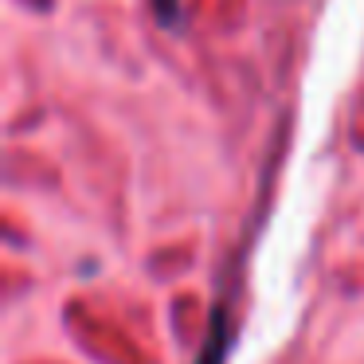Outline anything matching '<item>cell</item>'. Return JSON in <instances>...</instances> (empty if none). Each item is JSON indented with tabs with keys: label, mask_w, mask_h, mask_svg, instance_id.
<instances>
[{
	"label": "cell",
	"mask_w": 364,
	"mask_h": 364,
	"mask_svg": "<svg viewBox=\"0 0 364 364\" xmlns=\"http://www.w3.org/2000/svg\"><path fill=\"white\" fill-rule=\"evenodd\" d=\"M231 345H235V329H231V314H228V301H223L212 314V325H208V337L196 353V364H223Z\"/></svg>",
	"instance_id": "obj_1"
},
{
	"label": "cell",
	"mask_w": 364,
	"mask_h": 364,
	"mask_svg": "<svg viewBox=\"0 0 364 364\" xmlns=\"http://www.w3.org/2000/svg\"><path fill=\"white\" fill-rule=\"evenodd\" d=\"M153 16L161 20V28H168V32H176L181 28V0H153Z\"/></svg>",
	"instance_id": "obj_2"
}]
</instances>
